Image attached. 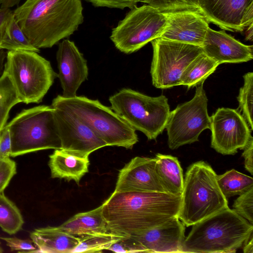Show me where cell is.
<instances>
[{"mask_svg": "<svg viewBox=\"0 0 253 253\" xmlns=\"http://www.w3.org/2000/svg\"><path fill=\"white\" fill-rule=\"evenodd\" d=\"M181 200V195L168 192L114 191L102 213L110 231L130 235L178 216Z\"/></svg>", "mask_w": 253, "mask_h": 253, "instance_id": "cell-1", "label": "cell"}, {"mask_svg": "<svg viewBox=\"0 0 253 253\" xmlns=\"http://www.w3.org/2000/svg\"><path fill=\"white\" fill-rule=\"evenodd\" d=\"M81 0H26L14 17L36 48H50L68 38L84 21Z\"/></svg>", "mask_w": 253, "mask_h": 253, "instance_id": "cell-2", "label": "cell"}, {"mask_svg": "<svg viewBox=\"0 0 253 253\" xmlns=\"http://www.w3.org/2000/svg\"><path fill=\"white\" fill-rule=\"evenodd\" d=\"M253 231L252 224L228 208L193 225L181 253H235Z\"/></svg>", "mask_w": 253, "mask_h": 253, "instance_id": "cell-3", "label": "cell"}, {"mask_svg": "<svg viewBox=\"0 0 253 253\" xmlns=\"http://www.w3.org/2000/svg\"><path fill=\"white\" fill-rule=\"evenodd\" d=\"M216 177L211 167L203 161L193 163L187 168L178 214L186 226L229 208Z\"/></svg>", "mask_w": 253, "mask_h": 253, "instance_id": "cell-4", "label": "cell"}, {"mask_svg": "<svg viewBox=\"0 0 253 253\" xmlns=\"http://www.w3.org/2000/svg\"><path fill=\"white\" fill-rule=\"evenodd\" d=\"M51 106L73 115L85 124L108 146L132 149L138 142L135 130L111 108L85 96L58 95Z\"/></svg>", "mask_w": 253, "mask_h": 253, "instance_id": "cell-5", "label": "cell"}, {"mask_svg": "<svg viewBox=\"0 0 253 253\" xmlns=\"http://www.w3.org/2000/svg\"><path fill=\"white\" fill-rule=\"evenodd\" d=\"M54 112L51 106H38L22 110L6 125L11 137L10 157L61 148Z\"/></svg>", "mask_w": 253, "mask_h": 253, "instance_id": "cell-6", "label": "cell"}, {"mask_svg": "<svg viewBox=\"0 0 253 253\" xmlns=\"http://www.w3.org/2000/svg\"><path fill=\"white\" fill-rule=\"evenodd\" d=\"M111 108L133 129L155 140L166 128L170 113L168 99L123 88L109 97Z\"/></svg>", "mask_w": 253, "mask_h": 253, "instance_id": "cell-7", "label": "cell"}, {"mask_svg": "<svg viewBox=\"0 0 253 253\" xmlns=\"http://www.w3.org/2000/svg\"><path fill=\"white\" fill-rule=\"evenodd\" d=\"M3 71L26 104L42 102L57 75L48 60L37 52L26 50L8 51Z\"/></svg>", "mask_w": 253, "mask_h": 253, "instance_id": "cell-8", "label": "cell"}, {"mask_svg": "<svg viewBox=\"0 0 253 253\" xmlns=\"http://www.w3.org/2000/svg\"><path fill=\"white\" fill-rule=\"evenodd\" d=\"M168 24V16L149 4L135 5L113 28L110 38L120 51L130 54L159 38Z\"/></svg>", "mask_w": 253, "mask_h": 253, "instance_id": "cell-9", "label": "cell"}, {"mask_svg": "<svg viewBox=\"0 0 253 253\" xmlns=\"http://www.w3.org/2000/svg\"><path fill=\"white\" fill-rule=\"evenodd\" d=\"M207 106L208 98L202 83L196 86L192 99L170 111L165 128L170 149L198 141L200 134L210 128L211 119Z\"/></svg>", "mask_w": 253, "mask_h": 253, "instance_id": "cell-10", "label": "cell"}, {"mask_svg": "<svg viewBox=\"0 0 253 253\" xmlns=\"http://www.w3.org/2000/svg\"><path fill=\"white\" fill-rule=\"evenodd\" d=\"M151 42L153 57L150 73L153 85L158 88L180 85V78L185 68L203 52L200 46L162 38Z\"/></svg>", "mask_w": 253, "mask_h": 253, "instance_id": "cell-11", "label": "cell"}, {"mask_svg": "<svg viewBox=\"0 0 253 253\" xmlns=\"http://www.w3.org/2000/svg\"><path fill=\"white\" fill-rule=\"evenodd\" d=\"M211 147L224 155L243 149L252 136V130L236 109L221 107L210 117Z\"/></svg>", "mask_w": 253, "mask_h": 253, "instance_id": "cell-12", "label": "cell"}, {"mask_svg": "<svg viewBox=\"0 0 253 253\" xmlns=\"http://www.w3.org/2000/svg\"><path fill=\"white\" fill-rule=\"evenodd\" d=\"M54 114L60 149L89 156L95 150L107 146L89 126L73 115L57 108H54Z\"/></svg>", "mask_w": 253, "mask_h": 253, "instance_id": "cell-13", "label": "cell"}, {"mask_svg": "<svg viewBox=\"0 0 253 253\" xmlns=\"http://www.w3.org/2000/svg\"><path fill=\"white\" fill-rule=\"evenodd\" d=\"M56 60L59 71L57 76L63 89L62 96L65 98L75 97L80 86L88 77L86 60L75 43L66 39L58 44Z\"/></svg>", "mask_w": 253, "mask_h": 253, "instance_id": "cell-14", "label": "cell"}, {"mask_svg": "<svg viewBox=\"0 0 253 253\" xmlns=\"http://www.w3.org/2000/svg\"><path fill=\"white\" fill-rule=\"evenodd\" d=\"M155 158L135 157L120 170L114 191L166 192L155 170Z\"/></svg>", "mask_w": 253, "mask_h": 253, "instance_id": "cell-15", "label": "cell"}, {"mask_svg": "<svg viewBox=\"0 0 253 253\" xmlns=\"http://www.w3.org/2000/svg\"><path fill=\"white\" fill-rule=\"evenodd\" d=\"M166 13L168 24L159 38L202 46L210 27L201 13L182 11Z\"/></svg>", "mask_w": 253, "mask_h": 253, "instance_id": "cell-16", "label": "cell"}, {"mask_svg": "<svg viewBox=\"0 0 253 253\" xmlns=\"http://www.w3.org/2000/svg\"><path fill=\"white\" fill-rule=\"evenodd\" d=\"M185 225L175 216L159 226L130 235L149 253H181Z\"/></svg>", "mask_w": 253, "mask_h": 253, "instance_id": "cell-17", "label": "cell"}, {"mask_svg": "<svg viewBox=\"0 0 253 253\" xmlns=\"http://www.w3.org/2000/svg\"><path fill=\"white\" fill-rule=\"evenodd\" d=\"M203 52L219 65L237 63L253 59V45L245 44L226 33L209 27L202 45Z\"/></svg>", "mask_w": 253, "mask_h": 253, "instance_id": "cell-18", "label": "cell"}, {"mask_svg": "<svg viewBox=\"0 0 253 253\" xmlns=\"http://www.w3.org/2000/svg\"><path fill=\"white\" fill-rule=\"evenodd\" d=\"M253 0H199L201 13L208 22L224 30L242 32V19Z\"/></svg>", "mask_w": 253, "mask_h": 253, "instance_id": "cell-19", "label": "cell"}, {"mask_svg": "<svg viewBox=\"0 0 253 253\" xmlns=\"http://www.w3.org/2000/svg\"><path fill=\"white\" fill-rule=\"evenodd\" d=\"M49 158L48 164L52 178L74 180L79 184L81 178L88 172V156L58 149Z\"/></svg>", "mask_w": 253, "mask_h": 253, "instance_id": "cell-20", "label": "cell"}, {"mask_svg": "<svg viewBox=\"0 0 253 253\" xmlns=\"http://www.w3.org/2000/svg\"><path fill=\"white\" fill-rule=\"evenodd\" d=\"M30 237L37 248L35 253H71L81 240L80 237L69 234L58 226L35 229Z\"/></svg>", "mask_w": 253, "mask_h": 253, "instance_id": "cell-21", "label": "cell"}, {"mask_svg": "<svg viewBox=\"0 0 253 253\" xmlns=\"http://www.w3.org/2000/svg\"><path fill=\"white\" fill-rule=\"evenodd\" d=\"M102 210L101 205L91 211L78 213L58 227L64 231L78 237L110 231Z\"/></svg>", "mask_w": 253, "mask_h": 253, "instance_id": "cell-22", "label": "cell"}, {"mask_svg": "<svg viewBox=\"0 0 253 253\" xmlns=\"http://www.w3.org/2000/svg\"><path fill=\"white\" fill-rule=\"evenodd\" d=\"M155 170L158 179L166 192L181 195L184 177L178 159L170 155H156Z\"/></svg>", "mask_w": 253, "mask_h": 253, "instance_id": "cell-23", "label": "cell"}, {"mask_svg": "<svg viewBox=\"0 0 253 253\" xmlns=\"http://www.w3.org/2000/svg\"><path fill=\"white\" fill-rule=\"evenodd\" d=\"M218 65L217 62L202 52L185 68L180 78V85L189 89L204 83Z\"/></svg>", "mask_w": 253, "mask_h": 253, "instance_id": "cell-24", "label": "cell"}, {"mask_svg": "<svg viewBox=\"0 0 253 253\" xmlns=\"http://www.w3.org/2000/svg\"><path fill=\"white\" fill-rule=\"evenodd\" d=\"M216 178L222 193L227 199L239 196L253 188V178L235 169L217 175Z\"/></svg>", "mask_w": 253, "mask_h": 253, "instance_id": "cell-25", "label": "cell"}, {"mask_svg": "<svg viewBox=\"0 0 253 253\" xmlns=\"http://www.w3.org/2000/svg\"><path fill=\"white\" fill-rule=\"evenodd\" d=\"M0 49L26 50L39 52L40 49L35 47L30 42L16 22L13 13L6 26L0 43Z\"/></svg>", "mask_w": 253, "mask_h": 253, "instance_id": "cell-26", "label": "cell"}, {"mask_svg": "<svg viewBox=\"0 0 253 253\" xmlns=\"http://www.w3.org/2000/svg\"><path fill=\"white\" fill-rule=\"evenodd\" d=\"M126 236L108 231L82 236L80 243L71 253H100Z\"/></svg>", "mask_w": 253, "mask_h": 253, "instance_id": "cell-27", "label": "cell"}, {"mask_svg": "<svg viewBox=\"0 0 253 253\" xmlns=\"http://www.w3.org/2000/svg\"><path fill=\"white\" fill-rule=\"evenodd\" d=\"M24 223L22 214L17 206L3 192L0 193V227L9 235L20 230Z\"/></svg>", "mask_w": 253, "mask_h": 253, "instance_id": "cell-28", "label": "cell"}, {"mask_svg": "<svg viewBox=\"0 0 253 253\" xmlns=\"http://www.w3.org/2000/svg\"><path fill=\"white\" fill-rule=\"evenodd\" d=\"M21 102L7 73L0 76V130L5 125L10 109Z\"/></svg>", "mask_w": 253, "mask_h": 253, "instance_id": "cell-29", "label": "cell"}, {"mask_svg": "<svg viewBox=\"0 0 253 253\" xmlns=\"http://www.w3.org/2000/svg\"><path fill=\"white\" fill-rule=\"evenodd\" d=\"M243 78L244 84L240 89L238 100L242 116L253 130V73L248 72Z\"/></svg>", "mask_w": 253, "mask_h": 253, "instance_id": "cell-30", "label": "cell"}, {"mask_svg": "<svg viewBox=\"0 0 253 253\" xmlns=\"http://www.w3.org/2000/svg\"><path fill=\"white\" fill-rule=\"evenodd\" d=\"M199 0H150L149 4L164 13L182 11H198Z\"/></svg>", "mask_w": 253, "mask_h": 253, "instance_id": "cell-31", "label": "cell"}, {"mask_svg": "<svg viewBox=\"0 0 253 253\" xmlns=\"http://www.w3.org/2000/svg\"><path fill=\"white\" fill-rule=\"evenodd\" d=\"M234 210L238 214L253 224V188L239 196L233 205Z\"/></svg>", "mask_w": 253, "mask_h": 253, "instance_id": "cell-32", "label": "cell"}, {"mask_svg": "<svg viewBox=\"0 0 253 253\" xmlns=\"http://www.w3.org/2000/svg\"><path fill=\"white\" fill-rule=\"evenodd\" d=\"M107 250L116 253H149L144 246L129 235L115 243Z\"/></svg>", "mask_w": 253, "mask_h": 253, "instance_id": "cell-33", "label": "cell"}, {"mask_svg": "<svg viewBox=\"0 0 253 253\" xmlns=\"http://www.w3.org/2000/svg\"><path fill=\"white\" fill-rule=\"evenodd\" d=\"M16 173L15 162L9 158L0 159V193L3 192Z\"/></svg>", "mask_w": 253, "mask_h": 253, "instance_id": "cell-34", "label": "cell"}, {"mask_svg": "<svg viewBox=\"0 0 253 253\" xmlns=\"http://www.w3.org/2000/svg\"><path fill=\"white\" fill-rule=\"evenodd\" d=\"M0 238L6 242V246L11 251L18 253H34L36 247L32 241L23 240L16 237H3Z\"/></svg>", "mask_w": 253, "mask_h": 253, "instance_id": "cell-35", "label": "cell"}, {"mask_svg": "<svg viewBox=\"0 0 253 253\" xmlns=\"http://www.w3.org/2000/svg\"><path fill=\"white\" fill-rule=\"evenodd\" d=\"M97 7H106L111 8L123 9L131 8L141 0H84Z\"/></svg>", "mask_w": 253, "mask_h": 253, "instance_id": "cell-36", "label": "cell"}, {"mask_svg": "<svg viewBox=\"0 0 253 253\" xmlns=\"http://www.w3.org/2000/svg\"><path fill=\"white\" fill-rule=\"evenodd\" d=\"M11 149L10 134L8 127L5 125L0 130V159L9 158Z\"/></svg>", "mask_w": 253, "mask_h": 253, "instance_id": "cell-37", "label": "cell"}, {"mask_svg": "<svg viewBox=\"0 0 253 253\" xmlns=\"http://www.w3.org/2000/svg\"><path fill=\"white\" fill-rule=\"evenodd\" d=\"M243 150L242 157L244 159L245 168L252 175L253 174V137L252 135Z\"/></svg>", "mask_w": 253, "mask_h": 253, "instance_id": "cell-38", "label": "cell"}, {"mask_svg": "<svg viewBox=\"0 0 253 253\" xmlns=\"http://www.w3.org/2000/svg\"><path fill=\"white\" fill-rule=\"evenodd\" d=\"M12 13L10 8L0 7V46L6 26Z\"/></svg>", "mask_w": 253, "mask_h": 253, "instance_id": "cell-39", "label": "cell"}, {"mask_svg": "<svg viewBox=\"0 0 253 253\" xmlns=\"http://www.w3.org/2000/svg\"><path fill=\"white\" fill-rule=\"evenodd\" d=\"M252 24H253V3L245 10L241 22L244 29Z\"/></svg>", "mask_w": 253, "mask_h": 253, "instance_id": "cell-40", "label": "cell"}, {"mask_svg": "<svg viewBox=\"0 0 253 253\" xmlns=\"http://www.w3.org/2000/svg\"><path fill=\"white\" fill-rule=\"evenodd\" d=\"M242 247L244 253H253V234L245 242Z\"/></svg>", "mask_w": 253, "mask_h": 253, "instance_id": "cell-41", "label": "cell"}, {"mask_svg": "<svg viewBox=\"0 0 253 253\" xmlns=\"http://www.w3.org/2000/svg\"><path fill=\"white\" fill-rule=\"evenodd\" d=\"M21 0H2L0 7L10 8L16 5H18Z\"/></svg>", "mask_w": 253, "mask_h": 253, "instance_id": "cell-42", "label": "cell"}, {"mask_svg": "<svg viewBox=\"0 0 253 253\" xmlns=\"http://www.w3.org/2000/svg\"><path fill=\"white\" fill-rule=\"evenodd\" d=\"M6 53L3 49L0 50V76L4 70L5 59H6Z\"/></svg>", "mask_w": 253, "mask_h": 253, "instance_id": "cell-43", "label": "cell"}, {"mask_svg": "<svg viewBox=\"0 0 253 253\" xmlns=\"http://www.w3.org/2000/svg\"><path fill=\"white\" fill-rule=\"evenodd\" d=\"M253 37V24L247 28L245 39L247 41H252Z\"/></svg>", "mask_w": 253, "mask_h": 253, "instance_id": "cell-44", "label": "cell"}, {"mask_svg": "<svg viewBox=\"0 0 253 253\" xmlns=\"http://www.w3.org/2000/svg\"><path fill=\"white\" fill-rule=\"evenodd\" d=\"M141 1L145 3L148 4L149 3L150 0H141Z\"/></svg>", "mask_w": 253, "mask_h": 253, "instance_id": "cell-45", "label": "cell"}, {"mask_svg": "<svg viewBox=\"0 0 253 253\" xmlns=\"http://www.w3.org/2000/svg\"><path fill=\"white\" fill-rule=\"evenodd\" d=\"M3 252V250L0 246V253H1Z\"/></svg>", "mask_w": 253, "mask_h": 253, "instance_id": "cell-46", "label": "cell"}, {"mask_svg": "<svg viewBox=\"0 0 253 253\" xmlns=\"http://www.w3.org/2000/svg\"><path fill=\"white\" fill-rule=\"evenodd\" d=\"M2 2V0H0V5H1Z\"/></svg>", "mask_w": 253, "mask_h": 253, "instance_id": "cell-47", "label": "cell"}]
</instances>
